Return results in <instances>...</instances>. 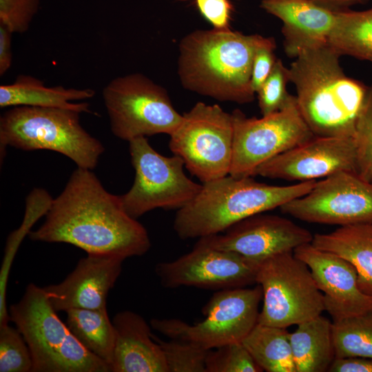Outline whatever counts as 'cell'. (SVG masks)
Masks as SVG:
<instances>
[{"label":"cell","instance_id":"30","mask_svg":"<svg viewBox=\"0 0 372 372\" xmlns=\"http://www.w3.org/2000/svg\"><path fill=\"white\" fill-rule=\"evenodd\" d=\"M243 343L234 342L210 349L206 360V372H261Z\"/></svg>","mask_w":372,"mask_h":372},{"label":"cell","instance_id":"27","mask_svg":"<svg viewBox=\"0 0 372 372\" xmlns=\"http://www.w3.org/2000/svg\"><path fill=\"white\" fill-rule=\"evenodd\" d=\"M335 358L372 359V310L332 322Z\"/></svg>","mask_w":372,"mask_h":372},{"label":"cell","instance_id":"15","mask_svg":"<svg viewBox=\"0 0 372 372\" xmlns=\"http://www.w3.org/2000/svg\"><path fill=\"white\" fill-rule=\"evenodd\" d=\"M342 171L356 172L354 138L314 136L264 163L254 176L300 183Z\"/></svg>","mask_w":372,"mask_h":372},{"label":"cell","instance_id":"10","mask_svg":"<svg viewBox=\"0 0 372 372\" xmlns=\"http://www.w3.org/2000/svg\"><path fill=\"white\" fill-rule=\"evenodd\" d=\"M129 151L135 171L134 181L120 198L123 209L131 217L136 219L156 208L178 210L200 191L203 184L185 174V163L180 156L161 155L146 137L130 141Z\"/></svg>","mask_w":372,"mask_h":372},{"label":"cell","instance_id":"1","mask_svg":"<svg viewBox=\"0 0 372 372\" xmlns=\"http://www.w3.org/2000/svg\"><path fill=\"white\" fill-rule=\"evenodd\" d=\"M43 224L28 233L31 240L65 242L87 254L125 260L146 254V229L123 209L120 196L105 189L91 169L78 167L52 203Z\"/></svg>","mask_w":372,"mask_h":372},{"label":"cell","instance_id":"4","mask_svg":"<svg viewBox=\"0 0 372 372\" xmlns=\"http://www.w3.org/2000/svg\"><path fill=\"white\" fill-rule=\"evenodd\" d=\"M316 181L272 185L252 176L229 174L203 183L197 196L177 210L174 229L183 240L220 234L245 218L280 208L306 194Z\"/></svg>","mask_w":372,"mask_h":372},{"label":"cell","instance_id":"29","mask_svg":"<svg viewBox=\"0 0 372 372\" xmlns=\"http://www.w3.org/2000/svg\"><path fill=\"white\" fill-rule=\"evenodd\" d=\"M32 359L22 334L8 324L0 326V371L32 372Z\"/></svg>","mask_w":372,"mask_h":372},{"label":"cell","instance_id":"18","mask_svg":"<svg viewBox=\"0 0 372 372\" xmlns=\"http://www.w3.org/2000/svg\"><path fill=\"white\" fill-rule=\"evenodd\" d=\"M123 260L112 256L87 254L64 280L43 287L51 305L56 312L106 309L108 293L121 273Z\"/></svg>","mask_w":372,"mask_h":372},{"label":"cell","instance_id":"12","mask_svg":"<svg viewBox=\"0 0 372 372\" xmlns=\"http://www.w3.org/2000/svg\"><path fill=\"white\" fill-rule=\"evenodd\" d=\"M234 147L229 174L254 176L259 166L314 136L302 118L296 96L282 110L262 118L231 113Z\"/></svg>","mask_w":372,"mask_h":372},{"label":"cell","instance_id":"32","mask_svg":"<svg viewBox=\"0 0 372 372\" xmlns=\"http://www.w3.org/2000/svg\"><path fill=\"white\" fill-rule=\"evenodd\" d=\"M356 149V173L372 180V86L360 114L354 135Z\"/></svg>","mask_w":372,"mask_h":372},{"label":"cell","instance_id":"19","mask_svg":"<svg viewBox=\"0 0 372 372\" xmlns=\"http://www.w3.org/2000/svg\"><path fill=\"white\" fill-rule=\"evenodd\" d=\"M260 7L282 21L289 57L295 59L304 50L327 44L335 12L308 0H262Z\"/></svg>","mask_w":372,"mask_h":372},{"label":"cell","instance_id":"13","mask_svg":"<svg viewBox=\"0 0 372 372\" xmlns=\"http://www.w3.org/2000/svg\"><path fill=\"white\" fill-rule=\"evenodd\" d=\"M302 221L340 227L372 223V183L342 171L317 180L306 194L280 207Z\"/></svg>","mask_w":372,"mask_h":372},{"label":"cell","instance_id":"6","mask_svg":"<svg viewBox=\"0 0 372 372\" xmlns=\"http://www.w3.org/2000/svg\"><path fill=\"white\" fill-rule=\"evenodd\" d=\"M80 114L61 108L12 107L0 118L1 159L8 145L27 151L48 149L66 156L78 167L93 169L104 147L81 126Z\"/></svg>","mask_w":372,"mask_h":372},{"label":"cell","instance_id":"2","mask_svg":"<svg viewBox=\"0 0 372 372\" xmlns=\"http://www.w3.org/2000/svg\"><path fill=\"white\" fill-rule=\"evenodd\" d=\"M328 44L301 52L289 68L300 114L314 136L354 138L369 87L347 76Z\"/></svg>","mask_w":372,"mask_h":372},{"label":"cell","instance_id":"8","mask_svg":"<svg viewBox=\"0 0 372 372\" xmlns=\"http://www.w3.org/2000/svg\"><path fill=\"white\" fill-rule=\"evenodd\" d=\"M256 283L260 285L263 298L258 324L287 328L314 318L325 311L323 294L309 268L293 251L261 262Z\"/></svg>","mask_w":372,"mask_h":372},{"label":"cell","instance_id":"37","mask_svg":"<svg viewBox=\"0 0 372 372\" xmlns=\"http://www.w3.org/2000/svg\"><path fill=\"white\" fill-rule=\"evenodd\" d=\"M12 34L13 32L7 25L0 22V76H3L12 65Z\"/></svg>","mask_w":372,"mask_h":372},{"label":"cell","instance_id":"35","mask_svg":"<svg viewBox=\"0 0 372 372\" xmlns=\"http://www.w3.org/2000/svg\"><path fill=\"white\" fill-rule=\"evenodd\" d=\"M201 14L214 29L229 30L232 5L230 0H195Z\"/></svg>","mask_w":372,"mask_h":372},{"label":"cell","instance_id":"31","mask_svg":"<svg viewBox=\"0 0 372 372\" xmlns=\"http://www.w3.org/2000/svg\"><path fill=\"white\" fill-rule=\"evenodd\" d=\"M289 81V68L284 65L281 59H277L271 72L256 92L262 116L282 110L290 101L293 95L287 90Z\"/></svg>","mask_w":372,"mask_h":372},{"label":"cell","instance_id":"22","mask_svg":"<svg viewBox=\"0 0 372 372\" xmlns=\"http://www.w3.org/2000/svg\"><path fill=\"white\" fill-rule=\"evenodd\" d=\"M311 244L353 265L358 287L372 296V223L342 226L328 234H316Z\"/></svg>","mask_w":372,"mask_h":372},{"label":"cell","instance_id":"21","mask_svg":"<svg viewBox=\"0 0 372 372\" xmlns=\"http://www.w3.org/2000/svg\"><path fill=\"white\" fill-rule=\"evenodd\" d=\"M95 95L91 88H66L62 85L45 86L32 76L19 74L12 83L0 86V107L33 106L54 107L91 113L88 103H73L89 99Z\"/></svg>","mask_w":372,"mask_h":372},{"label":"cell","instance_id":"36","mask_svg":"<svg viewBox=\"0 0 372 372\" xmlns=\"http://www.w3.org/2000/svg\"><path fill=\"white\" fill-rule=\"evenodd\" d=\"M328 371L372 372V359L358 356L335 358Z\"/></svg>","mask_w":372,"mask_h":372},{"label":"cell","instance_id":"26","mask_svg":"<svg viewBox=\"0 0 372 372\" xmlns=\"http://www.w3.org/2000/svg\"><path fill=\"white\" fill-rule=\"evenodd\" d=\"M242 342L263 371L296 372L286 328L258 323Z\"/></svg>","mask_w":372,"mask_h":372},{"label":"cell","instance_id":"24","mask_svg":"<svg viewBox=\"0 0 372 372\" xmlns=\"http://www.w3.org/2000/svg\"><path fill=\"white\" fill-rule=\"evenodd\" d=\"M65 312L66 324L75 338L111 369L116 335L107 309H72Z\"/></svg>","mask_w":372,"mask_h":372},{"label":"cell","instance_id":"5","mask_svg":"<svg viewBox=\"0 0 372 372\" xmlns=\"http://www.w3.org/2000/svg\"><path fill=\"white\" fill-rule=\"evenodd\" d=\"M32 359V372H109L110 366L86 349L64 324L43 288L30 284L8 309Z\"/></svg>","mask_w":372,"mask_h":372},{"label":"cell","instance_id":"39","mask_svg":"<svg viewBox=\"0 0 372 372\" xmlns=\"http://www.w3.org/2000/svg\"><path fill=\"white\" fill-rule=\"evenodd\" d=\"M371 183H372V180H371Z\"/></svg>","mask_w":372,"mask_h":372},{"label":"cell","instance_id":"9","mask_svg":"<svg viewBox=\"0 0 372 372\" xmlns=\"http://www.w3.org/2000/svg\"><path fill=\"white\" fill-rule=\"evenodd\" d=\"M169 147L203 183L229 174L233 158L231 114L218 105L198 102L169 135Z\"/></svg>","mask_w":372,"mask_h":372},{"label":"cell","instance_id":"11","mask_svg":"<svg viewBox=\"0 0 372 372\" xmlns=\"http://www.w3.org/2000/svg\"><path fill=\"white\" fill-rule=\"evenodd\" d=\"M262 298L260 285L218 290L203 309L205 318L195 324L179 319H152L150 325L170 339L194 342L207 349L241 342L258 324Z\"/></svg>","mask_w":372,"mask_h":372},{"label":"cell","instance_id":"14","mask_svg":"<svg viewBox=\"0 0 372 372\" xmlns=\"http://www.w3.org/2000/svg\"><path fill=\"white\" fill-rule=\"evenodd\" d=\"M259 265L236 252L211 247L199 238L187 254L158 263L155 272L165 288L223 290L256 283Z\"/></svg>","mask_w":372,"mask_h":372},{"label":"cell","instance_id":"34","mask_svg":"<svg viewBox=\"0 0 372 372\" xmlns=\"http://www.w3.org/2000/svg\"><path fill=\"white\" fill-rule=\"evenodd\" d=\"M276 41L272 37H265L257 48L252 64L251 85L256 93L271 72L277 59L274 53Z\"/></svg>","mask_w":372,"mask_h":372},{"label":"cell","instance_id":"25","mask_svg":"<svg viewBox=\"0 0 372 372\" xmlns=\"http://www.w3.org/2000/svg\"><path fill=\"white\" fill-rule=\"evenodd\" d=\"M327 44L340 56L372 63V8L335 12Z\"/></svg>","mask_w":372,"mask_h":372},{"label":"cell","instance_id":"20","mask_svg":"<svg viewBox=\"0 0 372 372\" xmlns=\"http://www.w3.org/2000/svg\"><path fill=\"white\" fill-rule=\"evenodd\" d=\"M112 323L116 337L111 371L168 372L163 351L141 316L123 311Z\"/></svg>","mask_w":372,"mask_h":372},{"label":"cell","instance_id":"17","mask_svg":"<svg viewBox=\"0 0 372 372\" xmlns=\"http://www.w3.org/2000/svg\"><path fill=\"white\" fill-rule=\"evenodd\" d=\"M293 254L309 268L333 321L372 310V296L360 289L356 269L349 261L311 242L296 248Z\"/></svg>","mask_w":372,"mask_h":372},{"label":"cell","instance_id":"23","mask_svg":"<svg viewBox=\"0 0 372 372\" xmlns=\"http://www.w3.org/2000/svg\"><path fill=\"white\" fill-rule=\"evenodd\" d=\"M290 342L296 372L327 371L335 358L332 322L321 315L298 324Z\"/></svg>","mask_w":372,"mask_h":372},{"label":"cell","instance_id":"7","mask_svg":"<svg viewBox=\"0 0 372 372\" xmlns=\"http://www.w3.org/2000/svg\"><path fill=\"white\" fill-rule=\"evenodd\" d=\"M103 99L112 133L128 142L158 134L169 136L183 118L167 90L141 73L110 81L103 90Z\"/></svg>","mask_w":372,"mask_h":372},{"label":"cell","instance_id":"16","mask_svg":"<svg viewBox=\"0 0 372 372\" xmlns=\"http://www.w3.org/2000/svg\"><path fill=\"white\" fill-rule=\"evenodd\" d=\"M313 235L282 216L258 214L233 225L223 234L201 237L216 249L236 252L260 263L273 256L311 243Z\"/></svg>","mask_w":372,"mask_h":372},{"label":"cell","instance_id":"38","mask_svg":"<svg viewBox=\"0 0 372 372\" xmlns=\"http://www.w3.org/2000/svg\"><path fill=\"white\" fill-rule=\"evenodd\" d=\"M312 3L333 12L349 9V7L363 4L368 0H308Z\"/></svg>","mask_w":372,"mask_h":372},{"label":"cell","instance_id":"33","mask_svg":"<svg viewBox=\"0 0 372 372\" xmlns=\"http://www.w3.org/2000/svg\"><path fill=\"white\" fill-rule=\"evenodd\" d=\"M40 0H0V22L13 33L27 32L37 14Z\"/></svg>","mask_w":372,"mask_h":372},{"label":"cell","instance_id":"28","mask_svg":"<svg viewBox=\"0 0 372 372\" xmlns=\"http://www.w3.org/2000/svg\"><path fill=\"white\" fill-rule=\"evenodd\" d=\"M152 338L163 351L168 372H206V360L210 349L187 340L165 341L154 334Z\"/></svg>","mask_w":372,"mask_h":372},{"label":"cell","instance_id":"3","mask_svg":"<svg viewBox=\"0 0 372 372\" xmlns=\"http://www.w3.org/2000/svg\"><path fill=\"white\" fill-rule=\"evenodd\" d=\"M229 30H196L179 43L178 75L184 88L220 101L252 102L253 59L264 39Z\"/></svg>","mask_w":372,"mask_h":372}]
</instances>
